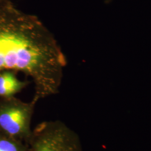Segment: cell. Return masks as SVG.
Returning <instances> with one entry per match:
<instances>
[{
	"mask_svg": "<svg viewBox=\"0 0 151 151\" xmlns=\"http://www.w3.org/2000/svg\"><path fill=\"white\" fill-rule=\"evenodd\" d=\"M0 151H29V146L25 142L0 130Z\"/></svg>",
	"mask_w": 151,
	"mask_h": 151,
	"instance_id": "5b68a950",
	"label": "cell"
},
{
	"mask_svg": "<svg viewBox=\"0 0 151 151\" xmlns=\"http://www.w3.org/2000/svg\"><path fill=\"white\" fill-rule=\"evenodd\" d=\"M17 73L14 70L0 72V98L15 96L28 85L29 82L20 80Z\"/></svg>",
	"mask_w": 151,
	"mask_h": 151,
	"instance_id": "277c9868",
	"label": "cell"
},
{
	"mask_svg": "<svg viewBox=\"0 0 151 151\" xmlns=\"http://www.w3.org/2000/svg\"><path fill=\"white\" fill-rule=\"evenodd\" d=\"M67 59L53 34L37 16L11 1L0 6V72L14 70L29 77L32 100L60 92Z\"/></svg>",
	"mask_w": 151,
	"mask_h": 151,
	"instance_id": "6da1fadb",
	"label": "cell"
},
{
	"mask_svg": "<svg viewBox=\"0 0 151 151\" xmlns=\"http://www.w3.org/2000/svg\"><path fill=\"white\" fill-rule=\"evenodd\" d=\"M37 102L15 96L0 98V130L27 143L32 134L31 122Z\"/></svg>",
	"mask_w": 151,
	"mask_h": 151,
	"instance_id": "3957f363",
	"label": "cell"
},
{
	"mask_svg": "<svg viewBox=\"0 0 151 151\" xmlns=\"http://www.w3.org/2000/svg\"><path fill=\"white\" fill-rule=\"evenodd\" d=\"M9 1H10V0H0V6L5 4Z\"/></svg>",
	"mask_w": 151,
	"mask_h": 151,
	"instance_id": "8992f818",
	"label": "cell"
},
{
	"mask_svg": "<svg viewBox=\"0 0 151 151\" xmlns=\"http://www.w3.org/2000/svg\"><path fill=\"white\" fill-rule=\"evenodd\" d=\"M29 151H81L75 132L60 120L45 121L32 130Z\"/></svg>",
	"mask_w": 151,
	"mask_h": 151,
	"instance_id": "7a4b0ae2",
	"label": "cell"
}]
</instances>
